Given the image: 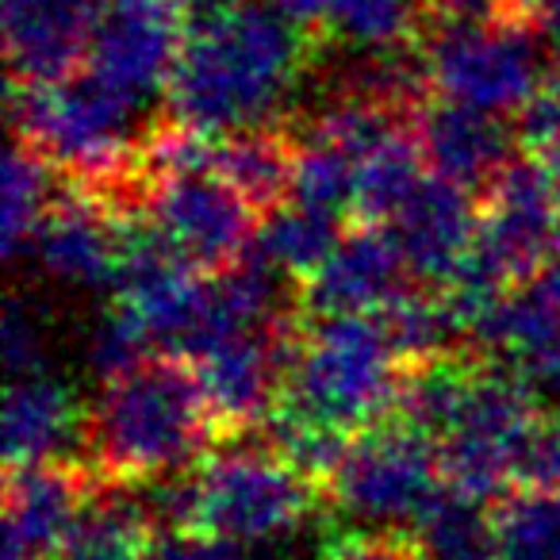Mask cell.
Instances as JSON below:
<instances>
[{"label": "cell", "instance_id": "52a82bcc", "mask_svg": "<svg viewBox=\"0 0 560 560\" xmlns=\"http://www.w3.org/2000/svg\"><path fill=\"white\" fill-rule=\"evenodd\" d=\"M537 407L541 404L514 369L480 365L457 422L438 438L442 480L488 503L511 495L537 427Z\"/></svg>", "mask_w": 560, "mask_h": 560}, {"label": "cell", "instance_id": "d6986e66", "mask_svg": "<svg viewBox=\"0 0 560 560\" xmlns=\"http://www.w3.org/2000/svg\"><path fill=\"white\" fill-rule=\"evenodd\" d=\"M560 338V261L541 265L472 323L468 346L483 358H522Z\"/></svg>", "mask_w": 560, "mask_h": 560}, {"label": "cell", "instance_id": "7a4b0ae2", "mask_svg": "<svg viewBox=\"0 0 560 560\" xmlns=\"http://www.w3.org/2000/svg\"><path fill=\"white\" fill-rule=\"evenodd\" d=\"M219 438L208 396L185 358H147L131 373L104 381L85 411L89 468L104 483H139L180 472Z\"/></svg>", "mask_w": 560, "mask_h": 560}, {"label": "cell", "instance_id": "f546056e", "mask_svg": "<svg viewBox=\"0 0 560 560\" xmlns=\"http://www.w3.org/2000/svg\"><path fill=\"white\" fill-rule=\"evenodd\" d=\"M292 142H296V170H292L289 203H304V208L327 211V215L350 211L353 196H358V158L319 139Z\"/></svg>", "mask_w": 560, "mask_h": 560}, {"label": "cell", "instance_id": "4316f807", "mask_svg": "<svg viewBox=\"0 0 560 560\" xmlns=\"http://www.w3.org/2000/svg\"><path fill=\"white\" fill-rule=\"evenodd\" d=\"M422 158L415 131H396L373 147L365 158H358V196H353V211L369 223H392L396 211L415 196L422 185Z\"/></svg>", "mask_w": 560, "mask_h": 560}, {"label": "cell", "instance_id": "83f0119b", "mask_svg": "<svg viewBox=\"0 0 560 560\" xmlns=\"http://www.w3.org/2000/svg\"><path fill=\"white\" fill-rule=\"evenodd\" d=\"M338 238H342L338 215L304 208V203H284L272 215H265L254 246L296 280H312L323 269V261L335 254Z\"/></svg>", "mask_w": 560, "mask_h": 560}, {"label": "cell", "instance_id": "44dd1931", "mask_svg": "<svg viewBox=\"0 0 560 560\" xmlns=\"http://www.w3.org/2000/svg\"><path fill=\"white\" fill-rule=\"evenodd\" d=\"M411 541L427 560H499V522L488 511V499L442 483L415 518Z\"/></svg>", "mask_w": 560, "mask_h": 560}, {"label": "cell", "instance_id": "cb8c5ba5", "mask_svg": "<svg viewBox=\"0 0 560 560\" xmlns=\"http://www.w3.org/2000/svg\"><path fill=\"white\" fill-rule=\"evenodd\" d=\"M434 24L427 0H327L323 43L358 50H392L422 43Z\"/></svg>", "mask_w": 560, "mask_h": 560}, {"label": "cell", "instance_id": "836d02e7", "mask_svg": "<svg viewBox=\"0 0 560 560\" xmlns=\"http://www.w3.org/2000/svg\"><path fill=\"white\" fill-rule=\"evenodd\" d=\"M522 488H549L560 491V411L549 419H537L529 434L526 457H522Z\"/></svg>", "mask_w": 560, "mask_h": 560}, {"label": "cell", "instance_id": "277c9868", "mask_svg": "<svg viewBox=\"0 0 560 560\" xmlns=\"http://www.w3.org/2000/svg\"><path fill=\"white\" fill-rule=\"evenodd\" d=\"M192 468V529H208L246 549L304 526L319 511L323 488L257 438H223Z\"/></svg>", "mask_w": 560, "mask_h": 560}, {"label": "cell", "instance_id": "2e32d148", "mask_svg": "<svg viewBox=\"0 0 560 560\" xmlns=\"http://www.w3.org/2000/svg\"><path fill=\"white\" fill-rule=\"evenodd\" d=\"M415 139L427 158V170L460 188H488V180L511 162L518 131L503 124L495 112L468 108V104L430 96L415 112Z\"/></svg>", "mask_w": 560, "mask_h": 560}, {"label": "cell", "instance_id": "d4e9b609", "mask_svg": "<svg viewBox=\"0 0 560 560\" xmlns=\"http://www.w3.org/2000/svg\"><path fill=\"white\" fill-rule=\"evenodd\" d=\"M58 165L50 162L43 150L32 142L16 139L4 162V192H0V242H4V257L16 261L32 249V238L39 223L47 219L55 196L62 192L55 180Z\"/></svg>", "mask_w": 560, "mask_h": 560}, {"label": "cell", "instance_id": "9c48e42d", "mask_svg": "<svg viewBox=\"0 0 560 560\" xmlns=\"http://www.w3.org/2000/svg\"><path fill=\"white\" fill-rule=\"evenodd\" d=\"M188 35V0H104L89 70L147 108L165 101Z\"/></svg>", "mask_w": 560, "mask_h": 560}, {"label": "cell", "instance_id": "4dcf8cb0", "mask_svg": "<svg viewBox=\"0 0 560 560\" xmlns=\"http://www.w3.org/2000/svg\"><path fill=\"white\" fill-rule=\"evenodd\" d=\"M150 350H154V342H150L147 327L124 300L96 315L85 338V361L101 381L131 373L135 365H142L150 358Z\"/></svg>", "mask_w": 560, "mask_h": 560}, {"label": "cell", "instance_id": "74e56055", "mask_svg": "<svg viewBox=\"0 0 560 560\" xmlns=\"http://www.w3.org/2000/svg\"><path fill=\"white\" fill-rule=\"evenodd\" d=\"M552 170V177H557V185H560V154L557 158H549V162H545Z\"/></svg>", "mask_w": 560, "mask_h": 560}, {"label": "cell", "instance_id": "d6a6232c", "mask_svg": "<svg viewBox=\"0 0 560 560\" xmlns=\"http://www.w3.org/2000/svg\"><path fill=\"white\" fill-rule=\"evenodd\" d=\"M147 560H249V549L208 529H158L147 541Z\"/></svg>", "mask_w": 560, "mask_h": 560}, {"label": "cell", "instance_id": "5bb4252c", "mask_svg": "<svg viewBox=\"0 0 560 560\" xmlns=\"http://www.w3.org/2000/svg\"><path fill=\"white\" fill-rule=\"evenodd\" d=\"M104 0H4V58L20 85H55L93 55Z\"/></svg>", "mask_w": 560, "mask_h": 560}, {"label": "cell", "instance_id": "6da1fadb", "mask_svg": "<svg viewBox=\"0 0 560 560\" xmlns=\"http://www.w3.org/2000/svg\"><path fill=\"white\" fill-rule=\"evenodd\" d=\"M315 58L319 35L272 0H188L185 50L165 104L173 119L208 135L272 127Z\"/></svg>", "mask_w": 560, "mask_h": 560}, {"label": "cell", "instance_id": "5b68a950", "mask_svg": "<svg viewBox=\"0 0 560 560\" xmlns=\"http://www.w3.org/2000/svg\"><path fill=\"white\" fill-rule=\"evenodd\" d=\"M442 483L434 442L392 415L350 438L335 472L323 480V499L353 526L396 534L415 526Z\"/></svg>", "mask_w": 560, "mask_h": 560}, {"label": "cell", "instance_id": "ac0fdd59", "mask_svg": "<svg viewBox=\"0 0 560 560\" xmlns=\"http://www.w3.org/2000/svg\"><path fill=\"white\" fill-rule=\"evenodd\" d=\"M73 445H85V407L55 376H24L12 381L4 399V460H62Z\"/></svg>", "mask_w": 560, "mask_h": 560}, {"label": "cell", "instance_id": "7402d4cb", "mask_svg": "<svg viewBox=\"0 0 560 560\" xmlns=\"http://www.w3.org/2000/svg\"><path fill=\"white\" fill-rule=\"evenodd\" d=\"M480 365L483 361H468L460 353L411 361V365H404V376H399V396L392 415L411 430H419V434H427L430 442H438L457 422Z\"/></svg>", "mask_w": 560, "mask_h": 560}, {"label": "cell", "instance_id": "e0dca14e", "mask_svg": "<svg viewBox=\"0 0 560 560\" xmlns=\"http://www.w3.org/2000/svg\"><path fill=\"white\" fill-rule=\"evenodd\" d=\"M388 226L404 249L411 277L430 289H442L472 249L480 215L468 200V188L430 173Z\"/></svg>", "mask_w": 560, "mask_h": 560}, {"label": "cell", "instance_id": "e575fe53", "mask_svg": "<svg viewBox=\"0 0 560 560\" xmlns=\"http://www.w3.org/2000/svg\"><path fill=\"white\" fill-rule=\"evenodd\" d=\"M327 560H419V549L415 541H399L396 534L365 529V534H338Z\"/></svg>", "mask_w": 560, "mask_h": 560}, {"label": "cell", "instance_id": "8992f818", "mask_svg": "<svg viewBox=\"0 0 560 560\" xmlns=\"http://www.w3.org/2000/svg\"><path fill=\"white\" fill-rule=\"evenodd\" d=\"M545 39L506 16L438 20L427 50L434 96L506 116L522 112L545 89Z\"/></svg>", "mask_w": 560, "mask_h": 560}, {"label": "cell", "instance_id": "d590c367", "mask_svg": "<svg viewBox=\"0 0 560 560\" xmlns=\"http://www.w3.org/2000/svg\"><path fill=\"white\" fill-rule=\"evenodd\" d=\"M495 16H506L514 24L529 27L537 39L560 50V0H506Z\"/></svg>", "mask_w": 560, "mask_h": 560}, {"label": "cell", "instance_id": "3957f363", "mask_svg": "<svg viewBox=\"0 0 560 560\" xmlns=\"http://www.w3.org/2000/svg\"><path fill=\"white\" fill-rule=\"evenodd\" d=\"M404 361L376 315H315L304 327L280 407L342 434L392 419Z\"/></svg>", "mask_w": 560, "mask_h": 560}, {"label": "cell", "instance_id": "f1b7e54d", "mask_svg": "<svg viewBox=\"0 0 560 560\" xmlns=\"http://www.w3.org/2000/svg\"><path fill=\"white\" fill-rule=\"evenodd\" d=\"M499 560H560V491L522 488L499 499Z\"/></svg>", "mask_w": 560, "mask_h": 560}, {"label": "cell", "instance_id": "8fae6325", "mask_svg": "<svg viewBox=\"0 0 560 560\" xmlns=\"http://www.w3.org/2000/svg\"><path fill=\"white\" fill-rule=\"evenodd\" d=\"M147 215L177 246V254L203 272L226 269L254 246L257 211L219 173H177L150 180Z\"/></svg>", "mask_w": 560, "mask_h": 560}, {"label": "cell", "instance_id": "ba28073f", "mask_svg": "<svg viewBox=\"0 0 560 560\" xmlns=\"http://www.w3.org/2000/svg\"><path fill=\"white\" fill-rule=\"evenodd\" d=\"M307 315L312 312L265 323L254 330H238L192 361L219 438L254 434L280 407Z\"/></svg>", "mask_w": 560, "mask_h": 560}, {"label": "cell", "instance_id": "7c38bea8", "mask_svg": "<svg viewBox=\"0 0 560 560\" xmlns=\"http://www.w3.org/2000/svg\"><path fill=\"white\" fill-rule=\"evenodd\" d=\"M101 483V476L78 460L12 465L4 483V549L27 560H50Z\"/></svg>", "mask_w": 560, "mask_h": 560}, {"label": "cell", "instance_id": "4fadbf2b", "mask_svg": "<svg viewBox=\"0 0 560 560\" xmlns=\"http://www.w3.org/2000/svg\"><path fill=\"white\" fill-rule=\"evenodd\" d=\"M124 215L104 208L85 188L66 185L32 238V257L43 277L66 289H116Z\"/></svg>", "mask_w": 560, "mask_h": 560}, {"label": "cell", "instance_id": "f35d334b", "mask_svg": "<svg viewBox=\"0 0 560 560\" xmlns=\"http://www.w3.org/2000/svg\"><path fill=\"white\" fill-rule=\"evenodd\" d=\"M557 254H560V226H557Z\"/></svg>", "mask_w": 560, "mask_h": 560}, {"label": "cell", "instance_id": "30bf717a", "mask_svg": "<svg viewBox=\"0 0 560 560\" xmlns=\"http://www.w3.org/2000/svg\"><path fill=\"white\" fill-rule=\"evenodd\" d=\"M480 231L472 249L503 272L506 280H522L541 269L549 249H557V200L560 185L541 158H511L483 188Z\"/></svg>", "mask_w": 560, "mask_h": 560}, {"label": "cell", "instance_id": "8d00e7d4", "mask_svg": "<svg viewBox=\"0 0 560 560\" xmlns=\"http://www.w3.org/2000/svg\"><path fill=\"white\" fill-rule=\"evenodd\" d=\"M430 4V16L438 20H483V16H495L503 9L506 0H427Z\"/></svg>", "mask_w": 560, "mask_h": 560}, {"label": "cell", "instance_id": "484cf974", "mask_svg": "<svg viewBox=\"0 0 560 560\" xmlns=\"http://www.w3.org/2000/svg\"><path fill=\"white\" fill-rule=\"evenodd\" d=\"M150 529L127 499L124 483H101L93 503L50 560H147Z\"/></svg>", "mask_w": 560, "mask_h": 560}, {"label": "cell", "instance_id": "1f68e13d", "mask_svg": "<svg viewBox=\"0 0 560 560\" xmlns=\"http://www.w3.org/2000/svg\"><path fill=\"white\" fill-rule=\"evenodd\" d=\"M0 350L12 381L47 373V323L27 300L12 296L0 323Z\"/></svg>", "mask_w": 560, "mask_h": 560}, {"label": "cell", "instance_id": "9a60e30c", "mask_svg": "<svg viewBox=\"0 0 560 560\" xmlns=\"http://www.w3.org/2000/svg\"><path fill=\"white\" fill-rule=\"evenodd\" d=\"M411 280L392 226L361 219V226L338 238L323 269L304 280V304L312 315H376Z\"/></svg>", "mask_w": 560, "mask_h": 560}, {"label": "cell", "instance_id": "ffe728a7", "mask_svg": "<svg viewBox=\"0 0 560 560\" xmlns=\"http://www.w3.org/2000/svg\"><path fill=\"white\" fill-rule=\"evenodd\" d=\"M292 170H296V142L277 127H249V131L219 135L215 173L246 196L257 215H272L292 200Z\"/></svg>", "mask_w": 560, "mask_h": 560}, {"label": "cell", "instance_id": "603a6c76", "mask_svg": "<svg viewBox=\"0 0 560 560\" xmlns=\"http://www.w3.org/2000/svg\"><path fill=\"white\" fill-rule=\"evenodd\" d=\"M376 323L384 327L392 350L404 365L442 358V353H460V346H468L445 292L419 284V280H411L396 300H388L376 312Z\"/></svg>", "mask_w": 560, "mask_h": 560}]
</instances>
